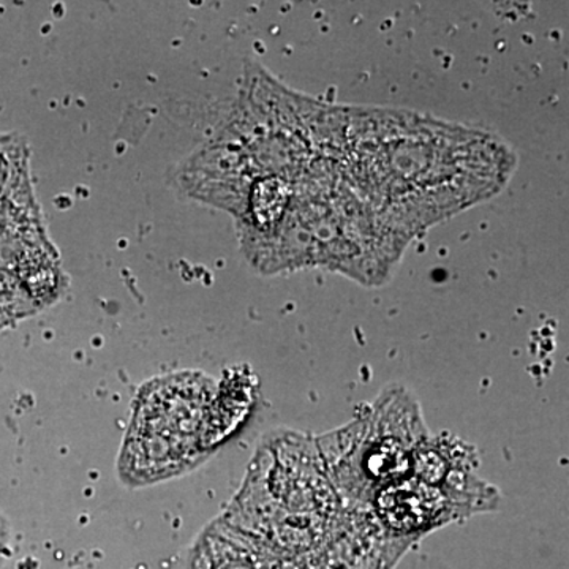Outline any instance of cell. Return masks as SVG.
<instances>
[{
	"label": "cell",
	"instance_id": "cell-1",
	"mask_svg": "<svg viewBox=\"0 0 569 569\" xmlns=\"http://www.w3.org/2000/svg\"><path fill=\"white\" fill-rule=\"evenodd\" d=\"M212 397L203 373H174L141 389L119 460L127 485L174 477L206 458L200 433Z\"/></svg>",
	"mask_w": 569,
	"mask_h": 569
},
{
	"label": "cell",
	"instance_id": "cell-2",
	"mask_svg": "<svg viewBox=\"0 0 569 569\" xmlns=\"http://www.w3.org/2000/svg\"><path fill=\"white\" fill-rule=\"evenodd\" d=\"M376 511L388 529L400 533L436 529L441 523L462 518L440 490L413 477L378 490Z\"/></svg>",
	"mask_w": 569,
	"mask_h": 569
}]
</instances>
